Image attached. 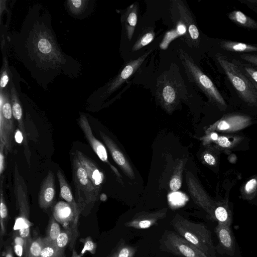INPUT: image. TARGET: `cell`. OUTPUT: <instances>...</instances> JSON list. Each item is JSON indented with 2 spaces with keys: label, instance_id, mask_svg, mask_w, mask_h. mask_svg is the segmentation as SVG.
I'll use <instances>...</instances> for the list:
<instances>
[{
  "label": "cell",
  "instance_id": "obj_1",
  "mask_svg": "<svg viewBox=\"0 0 257 257\" xmlns=\"http://www.w3.org/2000/svg\"><path fill=\"white\" fill-rule=\"evenodd\" d=\"M37 9H32L20 32L10 39L18 41L14 45L18 55L40 82V76L53 80L61 70L72 67L74 61L61 52L49 27L48 15H40Z\"/></svg>",
  "mask_w": 257,
  "mask_h": 257
},
{
  "label": "cell",
  "instance_id": "obj_2",
  "mask_svg": "<svg viewBox=\"0 0 257 257\" xmlns=\"http://www.w3.org/2000/svg\"><path fill=\"white\" fill-rule=\"evenodd\" d=\"M171 224L176 232L191 242L207 257H216L211 232L203 223H193L179 214Z\"/></svg>",
  "mask_w": 257,
  "mask_h": 257
},
{
  "label": "cell",
  "instance_id": "obj_3",
  "mask_svg": "<svg viewBox=\"0 0 257 257\" xmlns=\"http://www.w3.org/2000/svg\"><path fill=\"white\" fill-rule=\"evenodd\" d=\"M71 162L76 201L80 213L86 216L97 201L99 192L90 180L75 153L72 154Z\"/></svg>",
  "mask_w": 257,
  "mask_h": 257
},
{
  "label": "cell",
  "instance_id": "obj_4",
  "mask_svg": "<svg viewBox=\"0 0 257 257\" xmlns=\"http://www.w3.org/2000/svg\"><path fill=\"white\" fill-rule=\"evenodd\" d=\"M14 177V192L19 216L15 220L13 229L15 232H18L25 240L28 253L29 245L33 240L30 232L33 223L30 221V206L27 186L19 172L16 163L15 164Z\"/></svg>",
  "mask_w": 257,
  "mask_h": 257
},
{
  "label": "cell",
  "instance_id": "obj_5",
  "mask_svg": "<svg viewBox=\"0 0 257 257\" xmlns=\"http://www.w3.org/2000/svg\"><path fill=\"white\" fill-rule=\"evenodd\" d=\"M175 68L165 71L157 81L156 97L166 107H171L180 98L189 94L179 72Z\"/></svg>",
  "mask_w": 257,
  "mask_h": 257
},
{
  "label": "cell",
  "instance_id": "obj_6",
  "mask_svg": "<svg viewBox=\"0 0 257 257\" xmlns=\"http://www.w3.org/2000/svg\"><path fill=\"white\" fill-rule=\"evenodd\" d=\"M216 57L240 97L248 103L257 102V90L239 67L221 54H217Z\"/></svg>",
  "mask_w": 257,
  "mask_h": 257
},
{
  "label": "cell",
  "instance_id": "obj_7",
  "mask_svg": "<svg viewBox=\"0 0 257 257\" xmlns=\"http://www.w3.org/2000/svg\"><path fill=\"white\" fill-rule=\"evenodd\" d=\"M179 59L189 81L196 85L211 100L221 104L224 100L211 79L205 75L184 50H179Z\"/></svg>",
  "mask_w": 257,
  "mask_h": 257
},
{
  "label": "cell",
  "instance_id": "obj_8",
  "mask_svg": "<svg viewBox=\"0 0 257 257\" xmlns=\"http://www.w3.org/2000/svg\"><path fill=\"white\" fill-rule=\"evenodd\" d=\"M9 88L1 90L0 95V143L4 146L6 155L13 152L15 133L14 117Z\"/></svg>",
  "mask_w": 257,
  "mask_h": 257
},
{
  "label": "cell",
  "instance_id": "obj_9",
  "mask_svg": "<svg viewBox=\"0 0 257 257\" xmlns=\"http://www.w3.org/2000/svg\"><path fill=\"white\" fill-rule=\"evenodd\" d=\"M162 249L181 257H207L197 247L171 230H165L160 239Z\"/></svg>",
  "mask_w": 257,
  "mask_h": 257
},
{
  "label": "cell",
  "instance_id": "obj_10",
  "mask_svg": "<svg viewBox=\"0 0 257 257\" xmlns=\"http://www.w3.org/2000/svg\"><path fill=\"white\" fill-rule=\"evenodd\" d=\"M152 49L135 60L127 62L122 70L105 85L99 89L93 95L99 98H106L112 94L139 69L143 62L152 52Z\"/></svg>",
  "mask_w": 257,
  "mask_h": 257
},
{
  "label": "cell",
  "instance_id": "obj_11",
  "mask_svg": "<svg viewBox=\"0 0 257 257\" xmlns=\"http://www.w3.org/2000/svg\"><path fill=\"white\" fill-rule=\"evenodd\" d=\"M53 216L63 226L72 233L70 246L73 248L78 236V224L75 222L72 209L67 202H59L55 206Z\"/></svg>",
  "mask_w": 257,
  "mask_h": 257
},
{
  "label": "cell",
  "instance_id": "obj_12",
  "mask_svg": "<svg viewBox=\"0 0 257 257\" xmlns=\"http://www.w3.org/2000/svg\"><path fill=\"white\" fill-rule=\"evenodd\" d=\"M79 124L95 153L102 161L107 163L118 174L117 170L108 161L107 154L104 146L94 136L87 118L84 114L80 115Z\"/></svg>",
  "mask_w": 257,
  "mask_h": 257
},
{
  "label": "cell",
  "instance_id": "obj_13",
  "mask_svg": "<svg viewBox=\"0 0 257 257\" xmlns=\"http://www.w3.org/2000/svg\"><path fill=\"white\" fill-rule=\"evenodd\" d=\"M9 88L13 114L14 118L18 122L19 130L23 134L24 137V154L27 163L30 164L31 153L29 149L26 131L23 120L22 107L15 87L14 85H12V83H11Z\"/></svg>",
  "mask_w": 257,
  "mask_h": 257
},
{
  "label": "cell",
  "instance_id": "obj_14",
  "mask_svg": "<svg viewBox=\"0 0 257 257\" xmlns=\"http://www.w3.org/2000/svg\"><path fill=\"white\" fill-rule=\"evenodd\" d=\"M176 6L179 18L185 24L187 30L188 42L197 47L199 44V32L190 12L181 1H173Z\"/></svg>",
  "mask_w": 257,
  "mask_h": 257
},
{
  "label": "cell",
  "instance_id": "obj_15",
  "mask_svg": "<svg viewBox=\"0 0 257 257\" xmlns=\"http://www.w3.org/2000/svg\"><path fill=\"white\" fill-rule=\"evenodd\" d=\"M218 240V251L233 256L235 249L234 237L230 226L218 223L215 229Z\"/></svg>",
  "mask_w": 257,
  "mask_h": 257
},
{
  "label": "cell",
  "instance_id": "obj_16",
  "mask_svg": "<svg viewBox=\"0 0 257 257\" xmlns=\"http://www.w3.org/2000/svg\"><path fill=\"white\" fill-rule=\"evenodd\" d=\"M86 171L90 180L100 193L104 181V175L89 158L79 150L74 152Z\"/></svg>",
  "mask_w": 257,
  "mask_h": 257
},
{
  "label": "cell",
  "instance_id": "obj_17",
  "mask_svg": "<svg viewBox=\"0 0 257 257\" xmlns=\"http://www.w3.org/2000/svg\"><path fill=\"white\" fill-rule=\"evenodd\" d=\"M55 196V177L53 172L49 170L44 178L39 193V205L46 209L52 204Z\"/></svg>",
  "mask_w": 257,
  "mask_h": 257
},
{
  "label": "cell",
  "instance_id": "obj_18",
  "mask_svg": "<svg viewBox=\"0 0 257 257\" xmlns=\"http://www.w3.org/2000/svg\"><path fill=\"white\" fill-rule=\"evenodd\" d=\"M165 216L166 212L163 211L140 214L125 223L124 225L138 229H147L157 224V222L164 218Z\"/></svg>",
  "mask_w": 257,
  "mask_h": 257
},
{
  "label": "cell",
  "instance_id": "obj_19",
  "mask_svg": "<svg viewBox=\"0 0 257 257\" xmlns=\"http://www.w3.org/2000/svg\"><path fill=\"white\" fill-rule=\"evenodd\" d=\"M57 176L60 186V196L71 206L75 222L78 224L79 215L81 213L77 202L73 197L70 186L67 183L63 173L60 170L57 171Z\"/></svg>",
  "mask_w": 257,
  "mask_h": 257
},
{
  "label": "cell",
  "instance_id": "obj_20",
  "mask_svg": "<svg viewBox=\"0 0 257 257\" xmlns=\"http://www.w3.org/2000/svg\"><path fill=\"white\" fill-rule=\"evenodd\" d=\"M99 134L102 140L108 149L115 162L130 177L133 176L134 173L131 167L122 153L117 149L114 143L109 137L103 132H100Z\"/></svg>",
  "mask_w": 257,
  "mask_h": 257
},
{
  "label": "cell",
  "instance_id": "obj_21",
  "mask_svg": "<svg viewBox=\"0 0 257 257\" xmlns=\"http://www.w3.org/2000/svg\"><path fill=\"white\" fill-rule=\"evenodd\" d=\"M138 5L134 4L127 8L121 15V20L125 30L126 35L129 41L132 39L138 21Z\"/></svg>",
  "mask_w": 257,
  "mask_h": 257
},
{
  "label": "cell",
  "instance_id": "obj_22",
  "mask_svg": "<svg viewBox=\"0 0 257 257\" xmlns=\"http://www.w3.org/2000/svg\"><path fill=\"white\" fill-rule=\"evenodd\" d=\"M234 23L243 28L257 30V22L239 11H233L228 15Z\"/></svg>",
  "mask_w": 257,
  "mask_h": 257
},
{
  "label": "cell",
  "instance_id": "obj_23",
  "mask_svg": "<svg viewBox=\"0 0 257 257\" xmlns=\"http://www.w3.org/2000/svg\"><path fill=\"white\" fill-rule=\"evenodd\" d=\"M221 47L224 50L232 52H251L257 51V47L250 44L230 41H222Z\"/></svg>",
  "mask_w": 257,
  "mask_h": 257
},
{
  "label": "cell",
  "instance_id": "obj_24",
  "mask_svg": "<svg viewBox=\"0 0 257 257\" xmlns=\"http://www.w3.org/2000/svg\"><path fill=\"white\" fill-rule=\"evenodd\" d=\"M136 248L120 240L107 257H134Z\"/></svg>",
  "mask_w": 257,
  "mask_h": 257
},
{
  "label": "cell",
  "instance_id": "obj_25",
  "mask_svg": "<svg viewBox=\"0 0 257 257\" xmlns=\"http://www.w3.org/2000/svg\"><path fill=\"white\" fill-rule=\"evenodd\" d=\"M155 32L152 28L145 29L139 36L132 47V51L136 52L150 43L155 38Z\"/></svg>",
  "mask_w": 257,
  "mask_h": 257
},
{
  "label": "cell",
  "instance_id": "obj_26",
  "mask_svg": "<svg viewBox=\"0 0 257 257\" xmlns=\"http://www.w3.org/2000/svg\"><path fill=\"white\" fill-rule=\"evenodd\" d=\"M61 231L59 224L53 215L48 225L47 235L44 238L47 241L55 244L56 239Z\"/></svg>",
  "mask_w": 257,
  "mask_h": 257
},
{
  "label": "cell",
  "instance_id": "obj_27",
  "mask_svg": "<svg viewBox=\"0 0 257 257\" xmlns=\"http://www.w3.org/2000/svg\"><path fill=\"white\" fill-rule=\"evenodd\" d=\"M13 249L19 257H28L26 243L24 239L18 232H14L13 235Z\"/></svg>",
  "mask_w": 257,
  "mask_h": 257
},
{
  "label": "cell",
  "instance_id": "obj_28",
  "mask_svg": "<svg viewBox=\"0 0 257 257\" xmlns=\"http://www.w3.org/2000/svg\"><path fill=\"white\" fill-rule=\"evenodd\" d=\"M1 236L2 237L6 233L5 222L7 219L8 211L6 206L5 198L3 194V179L2 176L1 177Z\"/></svg>",
  "mask_w": 257,
  "mask_h": 257
},
{
  "label": "cell",
  "instance_id": "obj_29",
  "mask_svg": "<svg viewBox=\"0 0 257 257\" xmlns=\"http://www.w3.org/2000/svg\"><path fill=\"white\" fill-rule=\"evenodd\" d=\"M89 1L83 0H70L66 2L69 11L75 16L81 15L86 9Z\"/></svg>",
  "mask_w": 257,
  "mask_h": 257
},
{
  "label": "cell",
  "instance_id": "obj_30",
  "mask_svg": "<svg viewBox=\"0 0 257 257\" xmlns=\"http://www.w3.org/2000/svg\"><path fill=\"white\" fill-rule=\"evenodd\" d=\"M44 242L40 257H62L63 253L53 244L44 237Z\"/></svg>",
  "mask_w": 257,
  "mask_h": 257
},
{
  "label": "cell",
  "instance_id": "obj_31",
  "mask_svg": "<svg viewBox=\"0 0 257 257\" xmlns=\"http://www.w3.org/2000/svg\"><path fill=\"white\" fill-rule=\"evenodd\" d=\"M214 218L218 221V223L230 226L232 219L228 211L223 206L217 207L214 211Z\"/></svg>",
  "mask_w": 257,
  "mask_h": 257
},
{
  "label": "cell",
  "instance_id": "obj_32",
  "mask_svg": "<svg viewBox=\"0 0 257 257\" xmlns=\"http://www.w3.org/2000/svg\"><path fill=\"white\" fill-rule=\"evenodd\" d=\"M44 237L33 239L28 248V257H40L44 245Z\"/></svg>",
  "mask_w": 257,
  "mask_h": 257
},
{
  "label": "cell",
  "instance_id": "obj_33",
  "mask_svg": "<svg viewBox=\"0 0 257 257\" xmlns=\"http://www.w3.org/2000/svg\"><path fill=\"white\" fill-rule=\"evenodd\" d=\"M72 233L67 229L62 230L57 237L55 246L60 251L64 252V249L71 240Z\"/></svg>",
  "mask_w": 257,
  "mask_h": 257
},
{
  "label": "cell",
  "instance_id": "obj_34",
  "mask_svg": "<svg viewBox=\"0 0 257 257\" xmlns=\"http://www.w3.org/2000/svg\"><path fill=\"white\" fill-rule=\"evenodd\" d=\"M4 64L1 71V90H4L10 81V72L7 59H4Z\"/></svg>",
  "mask_w": 257,
  "mask_h": 257
},
{
  "label": "cell",
  "instance_id": "obj_35",
  "mask_svg": "<svg viewBox=\"0 0 257 257\" xmlns=\"http://www.w3.org/2000/svg\"><path fill=\"white\" fill-rule=\"evenodd\" d=\"M257 90V70L254 67L242 65L239 67Z\"/></svg>",
  "mask_w": 257,
  "mask_h": 257
},
{
  "label": "cell",
  "instance_id": "obj_36",
  "mask_svg": "<svg viewBox=\"0 0 257 257\" xmlns=\"http://www.w3.org/2000/svg\"><path fill=\"white\" fill-rule=\"evenodd\" d=\"M80 241L83 243V247L81 252V255L83 254L86 251H88L92 254H94L95 252L97 244L93 242L90 236H87L85 238L81 239Z\"/></svg>",
  "mask_w": 257,
  "mask_h": 257
},
{
  "label": "cell",
  "instance_id": "obj_37",
  "mask_svg": "<svg viewBox=\"0 0 257 257\" xmlns=\"http://www.w3.org/2000/svg\"><path fill=\"white\" fill-rule=\"evenodd\" d=\"M169 200L174 205H181L186 201V197L180 192H176L169 195Z\"/></svg>",
  "mask_w": 257,
  "mask_h": 257
},
{
  "label": "cell",
  "instance_id": "obj_38",
  "mask_svg": "<svg viewBox=\"0 0 257 257\" xmlns=\"http://www.w3.org/2000/svg\"><path fill=\"white\" fill-rule=\"evenodd\" d=\"M5 153L3 144L0 143V175L1 177L5 171L6 167Z\"/></svg>",
  "mask_w": 257,
  "mask_h": 257
},
{
  "label": "cell",
  "instance_id": "obj_39",
  "mask_svg": "<svg viewBox=\"0 0 257 257\" xmlns=\"http://www.w3.org/2000/svg\"><path fill=\"white\" fill-rule=\"evenodd\" d=\"M240 58L245 60V61L256 66L257 67V55L256 54H243L241 55Z\"/></svg>",
  "mask_w": 257,
  "mask_h": 257
},
{
  "label": "cell",
  "instance_id": "obj_40",
  "mask_svg": "<svg viewBox=\"0 0 257 257\" xmlns=\"http://www.w3.org/2000/svg\"><path fill=\"white\" fill-rule=\"evenodd\" d=\"M181 186V181L178 177H174L170 182V187L172 191H177Z\"/></svg>",
  "mask_w": 257,
  "mask_h": 257
},
{
  "label": "cell",
  "instance_id": "obj_41",
  "mask_svg": "<svg viewBox=\"0 0 257 257\" xmlns=\"http://www.w3.org/2000/svg\"><path fill=\"white\" fill-rule=\"evenodd\" d=\"M257 185V181L255 179H252L250 180L246 184L245 186V191L247 193H251L255 188Z\"/></svg>",
  "mask_w": 257,
  "mask_h": 257
},
{
  "label": "cell",
  "instance_id": "obj_42",
  "mask_svg": "<svg viewBox=\"0 0 257 257\" xmlns=\"http://www.w3.org/2000/svg\"><path fill=\"white\" fill-rule=\"evenodd\" d=\"M218 144L223 147H228L230 146V142L228 139L225 137H219L217 139Z\"/></svg>",
  "mask_w": 257,
  "mask_h": 257
},
{
  "label": "cell",
  "instance_id": "obj_43",
  "mask_svg": "<svg viewBox=\"0 0 257 257\" xmlns=\"http://www.w3.org/2000/svg\"><path fill=\"white\" fill-rule=\"evenodd\" d=\"M205 161L210 165H214L216 163V160L211 154L206 153L204 156Z\"/></svg>",
  "mask_w": 257,
  "mask_h": 257
},
{
  "label": "cell",
  "instance_id": "obj_44",
  "mask_svg": "<svg viewBox=\"0 0 257 257\" xmlns=\"http://www.w3.org/2000/svg\"><path fill=\"white\" fill-rule=\"evenodd\" d=\"M15 139L16 141L19 143L21 144L24 141V137L22 133L19 130V128L17 129L15 133Z\"/></svg>",
  "mask_w": 257,
  "mask_h": 257
},
{
  "label": "cell",
  "instance_id": "obj_45",
  "mask_svg": "<svg viewBox=\"0 0 257 257\" xmlns=\"http://www.w3.org/2000/svg\"><path fill=\"white\" fill-rule=\"evenodd\" d=\"M217 128L220 130H226L229 128V125L226 121L221 120L218 123Z\"/></svg>",
  "mask_w": 257,
  "mask_h": 257
},
{
  "label": "cell",
  "instance_id": "obj_46",
  "mask_svg": "<svg viewBox=\"0 0 257 257\" xmlns=\"http://www.w3.org/2000/svg\"><path fill=\"white\" fill-rule=\"evenodd\" d=\"M5 257H13V250L11 247L8 246L5 253Z\"/></svg>",
  "mask_w": 257,
  "mask_h": 257
},
{
  "label": "cell",
  "instance_id": "obj_47",
  "mask_svg": "<svg viewBox=\"0 0 257 257\" xmlns=\"http://www.w3.org/2000/svg\"><path fill=\"white\" fill-rule=\"evenodd\" d=\"M81 254H78L77 253V252L75 251V249L73 250L72 255L71 257H81Z\"/></svg>",
  "mask_w": 257,
  "mask_h": 257
},
{
  "label": "cell",
  "instance_id": "obj_48",
  "mask_svg": "<svg viewBox=\"0 0 257 257\" xmlns=\"http://www.w3.org/2000/svg\"><path fill=\"white\" fill-rule=\"evenodd\" d=\"M211 138L213 140H217L218 139V136L216 133H212L211 135Z\"/></svg>",
  "mask_w": 257,
  "mask_h": 257
},
{
  "label": "cell",
  "instance_id": "obj_49",
  "mask_svg": "<svg viewBox=\"0 0 257 257\" xmlns=\"http://www.w3.org/2000/svg\"><path fill=\"white\" fill-rule=\"evenodd\" d=\"M249 2H252V3L253 2V3L257 4V0L256 1H249Z\"/></svg>",
  "mask_w": 257,
  "mask_h": 257
},
{
  "label": "cell",
  "instance_id": "obj_50",
  "mask_svg": "<svg viewBox=\"0 0 257 257\" xmlns=\"http://www.w3.org/2000/svg\"><path fill=\"white\" fill-rule=\"evenodd\" d=\"M254 68L255 69H256V70H257V67H256H256H254Z\"/></svg>",
  "mask_w": 257,
  "mask_h": 257
}]
</instances>
